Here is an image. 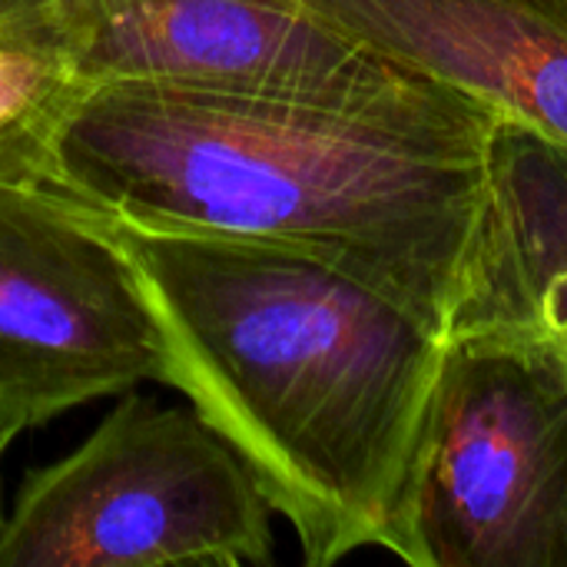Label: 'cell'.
<instances>
[{
    "mask_svg": "<svg viewBox=\"0 0 567 567\" xmlns=\"http://www.w3.org/2000/svg\"><path fill=\"white\" fill-rule=\"evenodd\" d=\"M492 133L96 83L60 130L43 179L123 226L319 256L445 332Z\"/></svg>",
    "mask_w": 567,
    "mask_h": 567,
    "instance_id": "obj_2",
    "label": "cell"
},
{
    "mask_svg": "<svg viewBox=\"0 0 567 567\" xmlns=\"http://www.w3.org/2000/svg\"><path fill=\"white\" fill-rule=\"evenodd\" d=\"M272 561V505L196 409L126 395L66 458L33 472L0 567H243Z\"/></svg>",
    "mask_w": 567,
    "mask_h": 567,
    "instance_id": "obj_3",
    "label": "cell"
},
{
    "mask_svg": "<svg viewBox=\"0 0 567 567\" xmlns=\"http://www.w3.org/2000/svg\"><path fill=\"white\" fill-rule=\"evenodd\" d=\"M83 93L76 0H0V183L43 179Z\"/></svg>",
    "mask_w": 567,
    "mask_h": 567,
    "instance_id": "obj_9",
    "label": "cell"
},
{
    "mask_svg": "<svg viewBox=\"0 0 567 567\" xmlns=\"http://www.w3.org/2000/svg\"><path fill=\"white\" fill-rule=\"evenodd\" d=\"M352 40L567 143V0H302Z\"/></svg>",
    "mask_w": 567,
    "mask_h": 567,
    "instance_id": "obj_7",
    "label": "cell"
},
{
    "mask_svg": "<svg viewBox=\"0 0 567 567\" xmlns=\"http://www.w3.org/2000/svg\"><path fill=\"white\" fill-rule=\"evenodd\" d=\"M445 336H508L567 362V143L498 116Z\"/></svg>",
    "mask_w": 567,
    "mask_h": 567,
    "instance_id": "obj_8",
    "label": "cell"
},
{
    "mask_svg": "<svg viewBox=\"0 0 567 567\" xmlns=\"http://www.w3.org/2000/svg\"><path fill=\"white\" fill-rule=\"evenodd\" d=\"M166 379V339L116 223L47 179L0 183V449Z\"/></svg>",
    "mask_w": 567,
    "mask_h": 567,
    "instance_id": "obj_6",
    "label": "cell"
},
{
    "mask_svg": "<svg viewBox=\"0 0 567 567\" xmlns=\"http://www.w3.org/2000/svg\"><path fill=\"white\" fill-rule=\"evenodd\" d=\"M169 379L246 462L309 567L385 548L412 485L445 332L286 246L116 223Z\"/></svg>",
    "mask_w": 567,
    "mask_h": 567,
    "instance_id": "obj_1",
    "label": "cell"
},
{
    "mask_svg": "<svg viewBox=\"0 0 567 567\" xmlns=\"http://www.w3.org/2000/svg\"><path fill=\"white\" fill-rule=\"evenodd\" d=\"M0 455H3V449H0ZM3 518H7V512H3V492H0V528H3Z\"/></svg>",
    "mask_w": 567,
    "mask_h": 567,
    "instance_id": "obj_10",
    "label": "cell"
},
{
    "mask_svg": "<svg viewBox=\"0 0 567 567\" xmlns=\"http://www.w3.org/2000/svg\"><path fill=\"white\" fill-rule=\"evenodd\" d=\"M83 80L332 110L402 126L495 130L482 100L326 23L302 0H76Z\"/></svg>",
    "mask_w": 567,
    "mask_h": 567,
    "instance_id": "obj_5",
    "label": "cell"
},
{
    "mask_svg": "<svg viewBox=\"0 0 567 567\" xmlns=\"http://www.w3.org/2000/svg\"><path fill=\"white\" fill-rule=\"evenodd\" d=\"M389 555L412 567H567V362L508 336H445Z\"/></svg>",
    "mask_w": 567,
    "mask_h": 567,
    "instance_id": "obj_4",
    "label": "cell"
}]
</instances>
